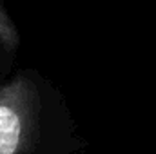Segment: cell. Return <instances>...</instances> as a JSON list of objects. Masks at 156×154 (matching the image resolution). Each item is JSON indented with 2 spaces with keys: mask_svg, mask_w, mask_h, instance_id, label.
Here are the masks:
<instances>
[{
  "mask_svg": "<svg viewBox=\"0 0 156 154\" xmlns=\"http://www.w3.org/2000/svg\"><path fill=\"white\" fill-rule=\"evenodd\" d=\"M83 145L66 98L38 69L0 82V154H78Z\"/></svg>",
  "mask_w": 156,
  "mask_h": 154,
  "instance_id": "1",
  "label": "cell"
},
{
  "mask_svg": "<svg viewBox=\"0 0 156 154\" xmlns=\"http://www.w3.org/2000/svg\"><path fill=\"white\" fill-rule=\"evenodd\" d=\"M20 45L18 29L0 0V82L9 76Z\"/></svg>",
  "mask_w": 156,
  "mask_h": 154,
  "instance_id": "2",
  "label": "cell"
}]
</instances>
